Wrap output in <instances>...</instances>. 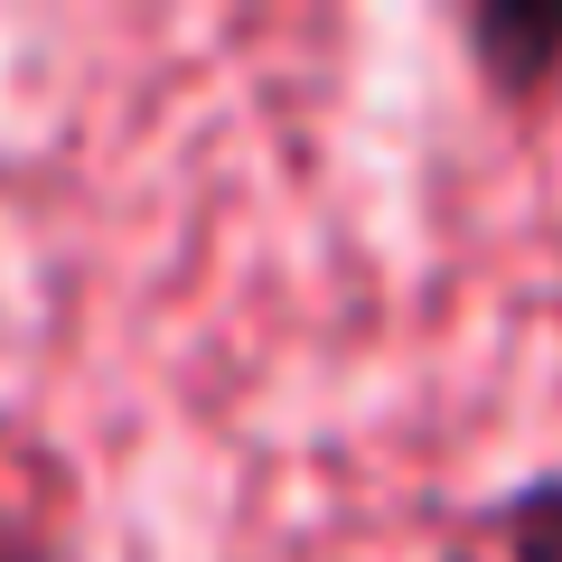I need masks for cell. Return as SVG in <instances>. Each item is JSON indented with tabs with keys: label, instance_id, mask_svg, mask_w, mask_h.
<instances>
[{
	"label": "cell",
	"instance_id": "1",
	"mask_svg": "<svg viewBox=\"0 0 562 562\" xmlns=\"http://www.w3.org/2000/svg\"><path fill=\"white\" fill-rule=\"evenodd\" d=\"M0 562H94L66 450L10 422H0Z\"/></svg>",
	"mask_w": 562,
	"mask_h": 562
},
{
	"label": "cell",
	"instance_id": "2",
	"mask_svg": "<svg viewBox=\"0 0 562 562\" xmlns=\"http://www.w3.org/2000/svg\"><path fill=\"white\" fill-rule=\"evenodd\" d=\"M460 47H469V76L497 103H543L562 85V10H535V0L460 10Z\"/></svg>",
	"mask_w": 562,
	"mask_h": 562
},
{
	"label": "cell",
	"instance_id": "3",
	"mask_svg": "<svg viewBox=\"0 0 562 562\" xmlns=\"http://www.w3.org/2000/svg\"><path fill=\"white\" fill-rule=\"evenodd\" d=\"M479 543L497 562H562V469H535L479 506Z\"/></svg>",
	"mask_w": 562,
	"mask_h": 562
}]
</instances>
